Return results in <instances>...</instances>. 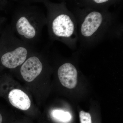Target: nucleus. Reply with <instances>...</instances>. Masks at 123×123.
Returning <instances> with one entry per match:
<instances>
[{"instance_id": "4", "label": "nucleus", "mask_w": 123, "mask_h": 123, "mask_svg": "<svg viewBox=\"0 0 123 123\" xmlns=\"http://www.w3.org/2000/svg\"><path fill=\"white\" fill-rule=\"evenodd\" d=\"M36 51L34 46L18 37L10 25L0 42V63L7 68H17Z\"/></svg>"}, {"instance_id": "9", "label": "nucleus", "mask_w": 123, "mask_h": 123, "mask_svg": "<svg viewBox=\"0 0 123 123\" xmlns=\"http://www.w3.org/2000/svg\"><path fill=\"white\" fill-rule=\"evenodd\" d=\"M52 115L54 118L61 122H68L71 118V116L69 112L62 110H53Z\"/></svg>"}, {"instance_id": "6", "label": "nucleus", "mask_w": 123, "mask_h": 123, "mask_svg": "<svg viewBox=\"0 0 123 123\" xmlns=\"http://www.w3.org/2000/svg\"><path fill=\"white\" fill-rule=\"evenodd\" d=\"M57 73L58 78L63 86L72 89L76 86L78 71L72 62L66 61L61 64L58 68Z\"/></svg>"}, {"instance_id": "11", "label": "nucleus", "mask_w": 123, "mask_h": 123, "mask_svg": "<svg viewBox=\"0 0 123 123\" xmlns=\"http://www.w3.org/2000/svg\"><path fill=\"white\" fill-rule=\"evenodd\" d=\"M3 121V117L1 113L0 112V123H2Z\"/></svg>"}, {"instance_id": "2", "label": "nucleus", "mask_w": 123, "mask_h": 123, "mask_svg": "<svg viewBox=\"0 0 123 123\" xmlns=\"http://www.w3.org/2000/svg\"><path fill=\"white\" fill-rule=\"evenodd\" d=\"M43 3L47 9V25L50 39L61 42L72 50L78 43L77 24L74 14L65 1L55 3L49 0H34Z\"/></svg>"}, {"instance_id": "5", "label": "nucleus", "mask_w": 123, "mask_h": 123, "mask_svg": "<svg viewBox=\"0 0 123 123\" xmlns=\"http://www.w3.org/2000/svg\"><path fill=\"white\" fill-rule=\"evenodd\" d=\"M47 55V51H36L20 66V74L25 81H33L42 73L44 68L43 60Z\"/></svg>"}, {"instance_id": "1", "label": "nucleus", "mask_w": 123, "mask_h": 123, "mask_svg": "<svg viewBox=\"0 0 123 123\" xmlns=\"http://www.w3.org/2000/svg\"><path fill=\"white\" fill-rule=\"evenodd\" d=\"M70 10L76 20L78 42L82 48L94 47L106 40L122 36L123 24L116 13L75 6Z\"/></svg>"}, {"instance_id": "8", "label": "nucleus", "mask_w": 123, "mask_h": 123, "mask_svg": "<svg viewBox=\"0 0 123 123\" xmlns=\"http://www.w3.org/2000/svg\"><path fill=\"white\" fill-rule=\"evenodd\" d=\"M8 99L12 105L18 109L26 111L31 105V101L29 97L21 90L14 89L8 94Z\"/></svg>"}, {"instance_id": "7", "label": "nucleus", "mask_w": 123, "mask_h": 123, "mask_svg": "<svg viewBox=\"0 0 123 123\" xmlns=\"http://www.w3.org/2000/svg\"><path fill=\"white\" fill-rule=\"evenodd\" d=\"M76 7L81 8L98 10H108L109 8L113 5L117 4L122 2L117 0H79L70 1Z\"/></svg>"}, {"instance_id": "3", "label": "nucleus", "mask_w": 123, "mask_h": 123, "mask_svg": "<svg viewBox=\"0 0 123 123\" xmlns=\"http://www.w3.org/2000/svg\"><path fill=\"white\" fill-rule=\"evenodd\" d=\"M21 2L23 3L14 11L10 25L18 37L34 46L39 41L43 28L47 24L46 15L38 6Z\"/></svg>"}, {"instance_id": "10", "label": "nucleus", "mask_w": 123, "mask_h": 123, "mask_svg": "<svg viewBox=\"0 0 123 123\" xmlns=\"http://www.w3.org/2000/svg\"><path fill=\"white\" fill-rule=\"evenodd\" d=\"M80 123H92L91 116L90 114L88 112L81 111L79 112Z\"/></svg>"}]
</instances>
